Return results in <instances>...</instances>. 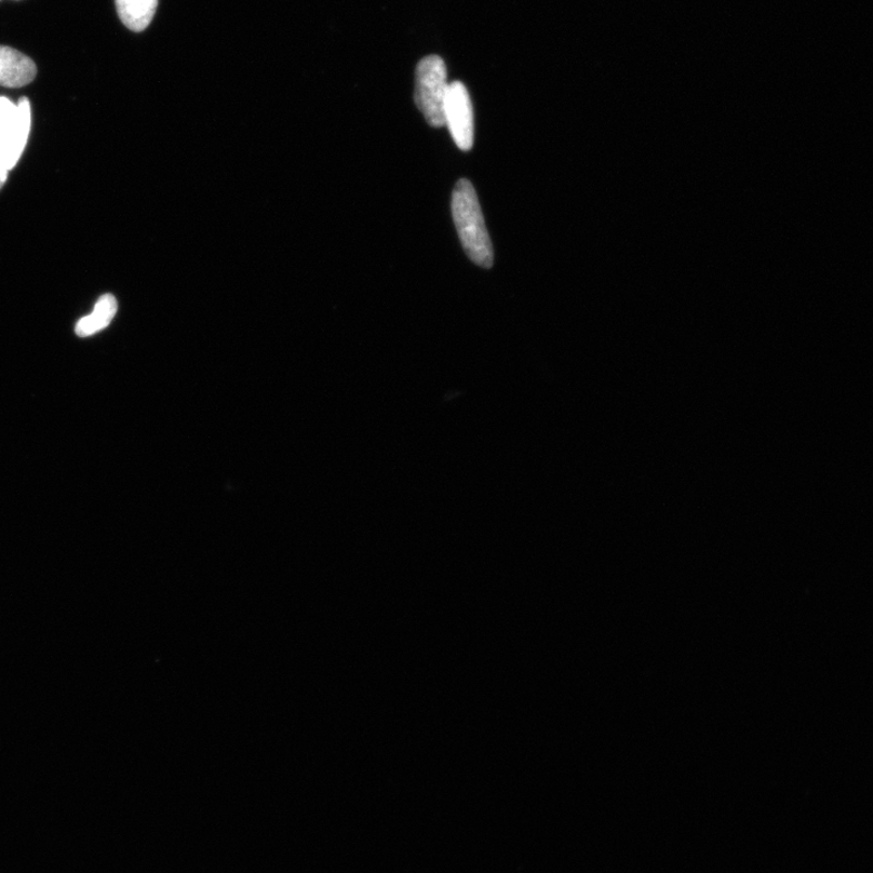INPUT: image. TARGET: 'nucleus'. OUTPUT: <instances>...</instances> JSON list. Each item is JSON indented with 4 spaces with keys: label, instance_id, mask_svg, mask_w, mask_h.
<instances>
[{
    "label": "nucleus",
    "instance_id": "nucleus-1",
    "mask_svg": "<svg viewBox=\"0 0 873 873\" xmlns=\"http://www.w3.org/2000/svg\"><path fill=\"white\" fill-rule=\"evenodd\" d=\"M452 212L467 257L483 268H490L494 264L492 240L475 188L466 179L455 186Z\"/></svg>",
    "mask_w": 873,
    "mask_h": 873
},
{
    "label": "nucleus",
    "instance_id": "nucleus-2",
    "mask_svg": "<svg viewBox=\"0 0 873 873\" xmlns=\"http://www.w3.org/2000/svg\"><path fill=\"white\" fill-rule=\"evenodd\" d=\"M448 88L445 61L437 56L424 58L416 67L415 102L433 128L445 127Z\"/></svg>",
    "mask_w": 873,
    "mask_h": 873
},
{
    "label": "nucleus",
    "instance_id": "nucleus-3",
    "mask_svg": "<svg viewBox=\"0 0 873 873\" xmlns=\"http://www.w3.org/2000/svg\"><path fill=\"white\" fill-rule=\"evenodd\" d=\"M445 126L462 151L473 149L475 140V120L472 98L462 82L449 85L445 103Z\"/></svg>",
    "mask_w": 873,
    "mask_h": 873
},
{
    "label": "nucleus",
    "instance_id": "nucleus-4",
    "mask_svg": "<svg viewBox=\"0 0 873 873\" xmlns=\"http://www.w3.org/2000/svg\"><path fill=\"white\" fill-rule=\"evenodd\" d=\"M31 131V103L22 98L18 103L16 120L0 138V157L9 170L17 166Z\"/></svg>",
    "mask_w": 873,
    "mask_h": 873
},
{
    "label": "nucleus",
    "instance_id": "nucleus-5",
    "mask_svg": "<svg viewBox=\"0 0 873 873\" xmlns=\"http://www.w3.org/2000/svg\"><path fill=\"white\" fill-rule=\"evenodd\" d=\"M37 66L32 59L10 47L0 46V86L21 88L33 82Z\"/></svg>",
    "mask_w": 873,
    "mask_h": 873
},
{
    "label": "nucleus",
    "instance_id": "nucleus-6",
    "mask_svg": "<svg viewBox=\"0 0 873 873\" xmlns=\"http://www.w3.org/2000/svg\"><path fill=\"white\" fill-rule=\"evenodd\" d=\"M120 20L132 32H142L155 18L158 0H116Z\"/></svg>",
    "mask_w": 873,
    "mask_h": 873
},
{
    "label": "nucleus",
    "instance_id": "nucleus-7",
    "mask_svg": "<svg viewBox=\"0 0 873 873\" xmlns=\"http://www.w3.org/2000/svg\"><path fill=\"white\" fill-rule=\"evenodd\" d=\"M118 310L113 295L106 294L99 299L91 315L80 319L76 333L80 338H88L109 326Z\"/></svg>",
    "mask_w": 873,
    "mask_h": 873
},
{
    "label": "nucleus",
    "instance_id": "nucleus-8",
    "mask_svg": "<svg viewBox=\"0 0 873 873\" xmlns=\"http://www.w3.org/2000/svg\"><path fill=\"white\" fill-rule=\"evenodd\" d=\"M17 112L18 105L7 98H0V138L4 136L13 120H16Z\"/></svg>",
    "mask_w": 873,
    "mask_h": 873
},
{
    "label": "nucleus",
    "instance_id": "nucleus-9",
    "mask_svg": "<svg viewBox=\"0 0 873 873\" xmlns=\"http://www.w3.org/2000/svg\"><path fill=\"white\" fill-rule=\"evenodd\" d=\"M8 172L9 169L4 165L2 157H0V188H2L7 181Z\"/></svg>",
    "mask_w": 873,
    "mask_h": 873
}]
</instances>
